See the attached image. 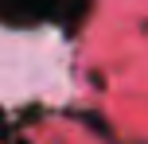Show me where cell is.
Here are the masks:
<instances>
[{
	"label": "cell",
	"instance_id": "obj_1",
	"mask_svg": "<svg viewBox=\"0 0 148 144\" xmlns=\"http://www.w3.org/2000/svg\"><path fill=\"white\" fill-rule=\"evenodd\" d=\"M66 86V47L55 35H23L0 27V101L59 98Z\"/></svg>",
	"mask_w": 148,
	"mask_h": 144
}]
</instances>
